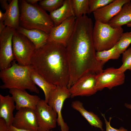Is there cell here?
I'll use <instances>...</instances> for the list:
<instances>
[{
	"label": "cell",
	"instance_id": "obj_1",
	"mask_svg": "<svg viewBox=\"0 0 131 131\" xmlns=\"http://www.w3.org/2000/svg\"><path fill=\"white\" fill-rule=\"evenodd\" d=\"M93 27L92 20L87 15L76 18L74 31L66 47L70 74L68 89L84 75L90 72L97 74L104 70V65L96 56Z\"/></svg>",
	"mask_w": 131,
	"mask_h": 131
},
{
	"label": "cell",
	"instance_id": "obj_2",
	"mask_svg": "<svg viewBox=\"0 0 131 131\" xmlns=\"http://www.w3.org/2000/svg\"><path fill=\"white\" fill-rule=\"evenodd\" d=\"M31 65L49 82L67 87L69 70L66 47L63 45L47 41L35 49Z\"/></svg>",
	"mask_w": 131,
	"mask_h": 131
},
{
	"label": "cell",
	"instance_id": "obj_3",
	"mask_svg": "<svg viewBox=\"0 0 131 131\" xmlns=\"http://www.w3.org/2000/svg\"><path fill=\"white\" fill-rule=\"evenodd\" d=\"M32 68L31 65H20L14 60L10 67L0 70V78L3 84L0 86V89L27 90L32 92L39 94V90L31 77Z\"/></svg>",
	"mask_w": 131,
	"mask_h": 131
},
{
	"label": "cell",
	"instance_id": "obj_4",
	"mask_svg": "<svg viewBox=\"0 0 131 131\" xmlns=\"http://www.w3.org/2000/svg\"><path fill=\"white\" fill-rule=\"evenodd\" d=\"M20 26L26 29H37L49 34L55 26L49 15L39 5L21 1Z\"/></svg>",
	"mask_w": 131,
	"mask_h": 131
},
{
	"label": "cell",
	"instance_id": "obj_5",
	"mask_svg": "<svg viewBox=\"0 0 131 131\" xmlns=\"http://www.w3.org/2000/svg\"><path fill=\"white\" fill-rule=\"evenodd\" d=\"M123 30L122 27L114 28L108 23L95 21L93 30V38L97 51L110 49L118 41Z\"/></svg>",
	"mask_w": 131,
	"mask_h": 131
},
{
	"label": "cell",
	"instance_id": "obj_6",
	"mask_svg": "<svg viewBox=\"0 0 131 131\" xmlns=\"http://www.w3.org/2000/svg\"><path fill=\"white\" fill-rule=\"evenodd\" d=\"M12 48L15 60L23 66L31 65L36 48L33 44L23 34L16 31L13 36Z\"/></svg>",
	"mask_w": 131,
	"mask_h": 131
},
{
	"label": "cell",
	"instance_id": "obj_7",
	"mask_svg": "<svg viewBox=\"0 0 131 131\" xmlns=\"http://www.w3.org/2000/svg\"><path fill=\"white\" fill-rule=\"evenodd\" d=\"M70 97L71 94L67 87L60 86H56L49 96L47 103L57 114V123L61 131H69V127L64 120L62 111L65 100Z\"/></svg>",
	"mask_w": 131,
	"mask_h": 131
},
{
	"label": "cell",
	"instance_id": "obj_8",
	"mask_svg": "<svg viewBox=\"0 0 131 131\" xmlns=\"http://www.w3.org/2000/svg\"><path fill=\"white\" fill-rule=\"evenodd\" d=\"M34 111L38 131H48L56 127L57 114L45 100L40 99Z\"/></svg>",
	"mask_w": 131,
	"mask_h": 131
},
{
	"label": "cell",
	"instance_id": "obj_9",
	"mask_svg": "<svg viewBox=\"0 0 131 131\" xmlns=\"http://www.w3.org/2000/svg\"><path fill=\"white\" fill-rule=\"evenodd\" d=\"M16 30L6 26L0 34V70L10 67L15 60L12 48V38Z\"/></svg>",
	"mask_w": 131,
	"mask_h": 131
},
{
	"label": "cell",
	"instance_id": "obj_10",
	"mask_svg": "<svg viewBox=\"0 0 131 131\" xmlns=\"http://www.w3.org/2000/svg\"><path fill=\"white\" fill-rule=\"evenodd\" d=\"M96 88L101 91L105 88L110 90L123 84L125 82L124 73H121L118 68H108L96 75Z\"/></svg>",
	"mask_w": 131,
	"mask_h": 131
},
{
	"label": "cell",
	"instance_id": "obj_11",
	"mask_svg": "<svg viewBox=\"0 0 131 131\" xmlns=\"http://www.w3.org/2000/svg\"><path fill=\"white\" fill-rule=\"evenodd\" d=\"M96 74L90 72L79 78L69 89L71 97L78 96H88L98 91L96 88Z\"/></svg>",
	"mask_w": 131,
	"mask_h": 131
},
{
	"label": "cell",
	"instance_id": "obj_12",
	"mask_svg": "<svg viewBox=\"0 0 131 131\" xmlns=\"http://www.w3.org/2000/svg\"><path fill=\"white\" fill-rule=\"evenodd\" d=\"M76 18L72 16L55 26L49 34L48 41L62 44L66 47L74 29Z\"/></svg>",
	"mask_w": 131,
	"mask_h": 131
},
{
	"label": "cell",
	"instance_id": "obj_13",
	"mask_svg": "<svg viewBox=\"0 0 131 131\" xmlns=\"http://www.w3.org/2000/svg\"><path fill=\"white\" fill-rule=\"evenodd\" d=\"M12 125L19 129L29 131H38V126L34 110L22 108L16 113Z\"/></svg>",
	"mask_w": 131,
	"mask_h": 131
},
{
	"label": "cell",
	"instance_id": "obj_14",
	"mask_svg": "<svg viewBox=\"0 0 131 131\" xmlns=\"http://www.w3.org/2000/svg\"><path fill=\"white\" fill-rule=\"evenodd\" d=\"M130 0H114L106 6L93 12L95 21L108 23L119 12L123 5Z\"/></svg>",
	"mask_w": 131,
	"mask_h": 131
},
{
	"label": "cell",
	"instance_id": "obj_15",
	"mask_svg": "<svg viewBox=\"0 0 131 131\" xmlns=\"http://www.w3.org/2000/svg\"><path fill=\"white\" fill-rule=\"evenodd\" d=\"M9 92L15 103L16 109L17 110L23 108L34 110L41 99L38 96L30 94L25 90L12 88L9 89Z\"/></svg>",
	"mask_w": 131,
	"mask_h": 131
},
{
	"label": "cell",
	"instance_id": "obj_16",
	"mask_svg": "<svg viewBox=\"0 0 131 131\" xmlns=\"http://www.w3.org/2000/svg\"><path fill=\"white\" fill-rule=\"evenodd\" d=\"M14 101L9 95L0 94V118L4 119L9 126L12 125L14 116L13 111L16 108Z\"/></svg>",
	"mask_w": 131,
	"mask_h": 131
},
{
	"label": "cell",
	"instance_id": "obj_17",
	"mask_svg": "<svg viewBox=\"0 0 131 131\" xmlns=\"http://www.w3.org/2000/svg\"><path fill=\"white\" fill-rule=\"evenodd\" d=\"M9 4L5 13L4 24L6 26L16 30L20 26V12L18 1L12 0Z\"/></svg>",
	"mask_w": 131,
	"mask_h": 131
},
{
	"label": "cell",
	"instance_id": "obj_18",
	"mask_svg": "<svg viewBox=\"0 0 131 131\" xmlns=\"http://www.w3.org/2000/svg\"><path fill=\"white\" fill-rule=\"evenodd\" d=\"M49 15L55 26L59 25L71 16H75L71 0H64L62 5L57 10L50 13Z\"/></svg>",
	"mask_w": 131,
	"mask_h": 131
},
{
	"label": "cell",
	"instance_id": "obj_19",
	"mask_svg": "<svg viewBox=\"0 0 131 131\" xmlns=\"http://www.w3.org/2000/svg\"><path fill=\"white\" fill-rule=\"evenodd\" d=\"M16 31L26 37L34 45L36 48L44 44L47 41L49 34L37 29H28L20 26Z\"/></svg>",
	"mask_w": 131,
	"mask_h": 131
},
{
	"label": "cell",
	"instance_id": "obj_20",
	"mask_svg": "<svg viewBox=\"0 0 131 131\" xmlns=\"http://www.w3.org/2000/svg\"><path fill=\"white\" fill-rule=\"evenodd\" d=\"M71 105L72 107L79 112L91 126L99 128L102 131H104L102 122L99 117L93 112L86 110L81 102L75 100L72 102Z\"/></svg>",
	"mask_w": 131,
	"mask_h": 131
},
{
	"label": "cell",
	"instance_id": "obj_21",
	"mask_svg": "<svg viewBox=\"0 0 131 131\" xmlns=\"http://www.w3.org/2000/svg\"><path fill=\"white\" fill-rule=\"evenodd\" d=\"M131 1L125 3L118 13L108 24L116 28L126 25L131 22Z\"/></svg>",
	"mask_w": 131,
	"mask_h": 131
},
{
	"label": "cell",
	"instance_id": "obj_22",
	"mask_svg": "<svg viewBox=\"0 0 131 131\" xmlns=\"http://www.w3.org/2000/svg\"><path fill=\"white\" fill-rule=\"evenodd\" d=\"M30 76L34 84L42 90L44 94L45 100L47 103L50 93L56 88V86L46 80L34 69L32 66L31 70Z\"/></svg>",
	"mask_w": 131,
	"mask_h": 131
},
{
	"label": "cell",
	"instance_id": "obj_23",
	"mask_svg": "<svg viewBox=\"0 0 131 131\" xmlns=\"http://www.w3.org/2000/svg\"><path fill=\"white\" fill-rule=\"evenodd\" d=\"M72 6L76 18L90 13L89 0H71Z\"/></svg>",
	"mask_w": 131,
	"mask_h": 131
},
{
	"label": "cell",
	"instance_id": "obj_24",
	"mask_svg": "<svg viewBox=\"0 0 131 131\" xmlns=\"http://www.w3.org/2000/svg\"><path fill=\"white\" fill-rule=\"evenodd\" d=\"M120 55L115 45L110 49L96 51V52L97 59L104 65L110 59H118Z\"/></svg>",
	"mask_w": 131,
	"mask_h": 131
},
{
	"label": "cell",
	"instance_id": "obj_25",
	"mask_svg": "<svg viewBox=\"0 0 131 131\" xmlns=\"http://www.w3.org/2000/svg\"><path fill=\"white\" fill-rule=\"evenodd\" d=\"M64 0H42L39 5L44 10L50 13L57 10L63 4Z\"/></svg>",
	"mask_w": 131,
	"mask_h": 131
},
{
	"label": "cell",
	"instance_id": "obj_26",
	"mask_svg": "<svg viewBox=\"0 0 131 131\" xmlns=\"http://www.w3.org/2000/svg\"><path fill=\"white\" fill-rule=\"evenodd\" d=\"M131 44V32L123 33L119 40L115 46L121 54H122Z\"/></svg>",
	"mask_w": 131,
	"mask_h": 131
},
{
	"label": "cell",
	"instance_id": "obj_27",
	"mask_svg": "<svg viewBox=\"0 0 131 131\" xmlns=\"http://www.w3.org/2000/svg\"><path fill=\"white\" fill-rule=\"evenodd\" d=\"M122 64L118 68L121 73H124L127 70L131 71V47L126 50L122 53Z\"/></svg>",
	"mask_w": 131,
	"mask_h": 131
},
{
	"label": "cell",
	"instance_id": "obj_28",
	"mask_svg": "<svg viewBox=\"0 0 131 131\" xmlns=\"http://www.w3.org/2000/svg\"><path fill=\"white\" fill-rule=\"evenodd\" d=\"M114 0H89L90 13L110 3Z\"/></svg>",
	"mask_w": 131,
	"mask_h": 131
},
{
	"label": "cell",
	"instance_id": "obj_29",
	"mask_svg": "<svg viewBox=\"0 0 131 131\" xmlns=\"http://www.w3.org/2000/svg\"><path fill=\"white\" fill-rule=\"evenodd\" d=\"M101 114L104 119L106 124V131H128L127 129L122 127H120L119 129L115 128L112 127L110 125V121L112 118L110 117L108 121L106 119L105 115L103 114Z\"/></svg>",
	"mask_w": 131,
	"mask_h": 131
},
{
	"label": "cell",
	"instance_id": "obj_30",
	"mask_svg": "<svg viewBox=\"0 0 131 131\" xmlns=\"http://www.w3.org/2000/svg\"><path fill=\"white\" fill-rule=\"evenodd\" d=\"M9 127L4 119L0 118V131H8Z\"/></svg>",
	"mask_w": 131,
	"mask_h": 131
},
{
	"label": "cell",
	"instance_id": "obj_31",
	"mask_svg": "<svg viewBox=\"0 0 131 131\" xmlns=\"http://www.w3.org/2000/svg\"><path fill=\"white\" fill-rule=\"evenodd\" d=\"M0 3L1 8L4 10H6L8 8L9 4L7 0H0Z\"/></svg>",
	"mask_w": 131,
	"mask_h": 131
},
{
	"label": "cell",
	"instance_id": "obj_32",
	"mask_svg": "<svg viewBox=\"0 0 131 131\" xmlns=\"http://www.w3.org/2000/svg\"><path fill=\"white\" fill-rule=\"evenodd\" d=\"M8 131H29L18 129L13 126L12 125L9 126Z\"/></svg>",
	"mask_w": 131,
	"mask_h": 131
},
{
	"label": "cell",
	"instance_id": "obj_33",
	"mask_svg": "<svg viewBox=\"0 0 131 131\" xmlns=\"http://www.w3.org/2000/svg\"><path fill=\"white\" fill-rule=\"evenodd\" d=\"M25 1L29 4L34 5L37 4L38 2L40 1V0H26Z\"/></svg>",
	"mask_w": 131,
	"mask_h": 131
},
{
	"label": "cell",
	"instance_id": "obj_34",
	"mask_svg": "<svg viewBox=\"0 0 131 131\" xmlns=\"http://www.w3.org/2000/svg\"><path fill=\"white\" fill-rule=\"evenodd\" d=\"M4 22H0V34L6 27Z\"/></svg>",
	"mask_w": 131,
	"mask_h": 131
},
{
	"label": "cell",
	"instance_id": "obj_35",
	"mask_svg": "<svg viewBox=\"0 0 131 131\" xmlns=\"http://www.w3.org/2000/svg\"><path fill=\"white\" fill-rule=\"evenodd\" d=\"M5 17V13H3L2 11L0 10V22H4Z\"/></svg>",
	"mask_w": 131,
	"mask_h": 131
},
{
	"label": "cell",
	"instance_id": "obj_36",
	"mask_svg": "<svg viewBox=\"0 0 131 131\" xmlns=\"http://www.w3.org/2000/svg\"><path fill=\"white\" fill-rule=\"evenodd\" d=\"M125 106L127 108L130 109L131 110V104L127 103L124 104Z\"/></svg>",
	"mask_w": 131,
	"mask_h": 131
},
{
	"label": "cell",
	"instance_id": "obj_37",
	"mask_svg": "<svg viewBox=\"0 0 131 131\" xmlns=\"http://www.w3.org/2000/svg\"><path fill=\"white\" fill-rule=\"evenodd\" d=\"M128 27H131V22H130L126 25Z\"/></svg>",
	"mask_w": 131,
	"mask_h": 131
},
{
	"label": "cell",
	"instance_id": "obj_38",
	"mask_svg": "<svg viewBox=\"0 0 131 131\" xmlns=\"http://www.w3.org/2000/svg\"><path fill=\"white\" fill-rule=\"evenodd\" d=\"M48 131H53L52 130H51Z\"/></svg>",
	"mask_w": 131,
	"mask_h": 131
},
{
	"label": "cell",
	"instance_id": "obj_39",
	"mask_svg": "<svg viewBox=\"0 0 131 131\" xmlns=\"http://www.w3.org/2000/svg\"></svg>",
	"mask_w": 131,
	"mask_h": 131
}]
</instances>
